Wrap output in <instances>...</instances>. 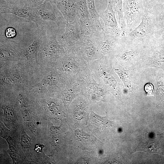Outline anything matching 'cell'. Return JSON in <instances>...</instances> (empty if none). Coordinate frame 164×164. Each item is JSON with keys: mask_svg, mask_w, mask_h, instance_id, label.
Here are the masks:
<instances>
[{"mask_svg": "<svg viewBox=\"0 0 164 164\" xmlns=\"http://www.w3.org/2000/svg\"><path fill=\"white\" fill-rule=\"evenodd\" d=\"M112 60L102 57L89 63V67L97 82L119 99L123 84L113 68Z\"/></svg>", "mask_w": 164, "mask_h": 164, "instance_id": "obj_1", "label": "cell"}, {"mask_svg": "<svg viewBox=\"0 0 164 164\" xmlns=\"http://www.w3.org/2000/svg\"><path fill=\"white\" fill-rule=\"evenodd\" d=\"M158 15L154 5L145 7L141 21L127 36L144 47L157 40Z\"/></svg>", "mask_w": 164, "mask_h": 164, "instance_id": "obj_2", "label": "cell"}, {"mask_svg": "<svg viewBox=\"0 0 164 164\" xmlns=\"http://www.w3.org/2000/svg\"><path fill=\"white\" fill-rule=\"evenodd\" d=\"M145 47L127 36L122 37L121 44L114 59L126 69H133L139 64Z\"/></svg>", "mask_w": 164, "mask_h": 164, "instance_id": "obj_3", "label": "cell"}, {"mask_svg": "<svg viewBox=\"0 0 164 164\" xmlns=\"http://www.w3.org/2000/svg\"><path fill=\"white\" fill-rule=\"evenodd\" d=\"M0 12L1 13L13 14L28 21H32L41 29L44 26L36 11L35 7L30 5L27 0L15 2L0 0Z\"/></svg>", "mask_w": 164, "mask_h": 164, "instance_id": "obj_4", "label": "cell"}, {"mask_svg": "<svg viewBox=\"0 0 164 164\" xmlns=\"http://www.w3.org/2000/svg\"><path fill=\"white\" fill-rule=\"evenodd\" d=\"M62 70L70 78L84 79L90 71L89 64L78 52L66 53L60 60Z\"/></svg>", "mask_w": 164, "mask_h": 164, "instance_id": "obj_5", "label": "cell"}, {"mask_svg": "<svg viewBox=\"0 0 164 164\" xmlns=\"http://www.w3.org/2000/svg\"><path fill=\"white\" fill-rule=\"evenodd\" d=\"M93 37L102 57L113 59L122 43V37L106 33L104 29L97 30Z\"/></svg>", "mask_w": 164, "mask_h": 164, "instance_id": "obj_6", "label": "cell"}, {"mask_svg": "<svg viewBox=\"0 0 164 164\" xmlns=\"http://www.w3.org/2000/svg\"><path fill=\"white\" fill-rule=\"evenodd\" d=\"M122 11L127 35L140 23L145 12L142 0H123Z\"/></svg>", "mask_w": 164, "mask_h": 164, "instance_id": "obj_7", "label": "cell"}, {"mask_svg": "<svg viewBox=\"0 0 164 164\" xmlns=\"http://www.w3.org/2000/svg\"><path fill=\"white\" fill-rule=\"evenodd\" d=\"M36 11L44 25L46 21L56 25L60 32L64 31L67 22L55 4L45 0L35 7Z\"/></svg>", "mask_w": 164, "mask_h": 164, "instance_id": "obj_8", "label": "cell"}, {"mask_svg": "<svg viewBox=\"0 0 164 164\" xmlns=\"http://www.w3.org/2000/svg\"><path fill=\"white\" fill-rule=\"evenodd\" d=\"M58 39L67 53L77 51L82 38L76 19L67 23L64 32Z\"/></svg>", "mask_w": 164, "mask_h": 164, "instance_id": "obj_9", "label": "cell"}, {"mask_svg": "<svg viewBox=\"0 0 164 164\" xmlns=\"http://www.w3.org/2000/svg\"><path fill=\"white\" fill-rule=\"evenodd\" d=\"M156 40L145 47L139 64L164 70V49L157 46Z\"/></svg>", "mask_w": 164, "mask_h": 164, "instance_id": "obj_10", "label": "cell"}, {"mask_svg": "<svg viewBox=\"0 0 164 164\" xmlns=\"http://www.w3.org/2000/svg\"><path fill=\"white\" fill-rule=\"evenodd\" d=\"M76 18L81 37L91 35L97 30L91 23L86 0H77Z\"/></svg>", "mask_w": 164, "mask_h": 164, "instance_id": "obj_11", "label": "cell"}, {"mask_svg": "<svg viewBox=\"0 0 164 164\" xmlns=\"http://www.w3.org/2000/svg\"><path fill=\"white\" fill-rule=\"evenodd\" d=\"M77 52L88 63L102 57L93 37V34L81 37Z\"/></svg>", "mask_w": 164, "mask_h": 164, "instance_id": "obj_12", "label": "cell"}, {"mask_svg": "<svg viewBox=\"0 0 164 164\" xmlns=\"http://www.w3.org/2000/svg\"><path fill=\"white\" fill-rule=\"evenodd\" d=\"M99 14L104 23V30L106 33L112 35L122 37L121 31L115 18L111 0H108L106 9L100 12Z\"/></svg>", "mask_w": 164, "mask_h": 164, "instance_id": "obj_13", "label": "cell"}, {"mask_svg": "<svg viewBox=\"0 0 164 164\" xmlns=\"http://www.w3.org/2000/svg\"><path fill=\"white\" fill-rule=\"evenodd\" d=\"M113 68L124 86L128 91H132L136 88V80L132 70L126 69L119 64L114 59L112 60Z\"/></svg>", "mask_w": 164, "mask_h": 164, "instance_id": "obj_14", "label": "cell"}, {"mask_svg": "<svg viewBox=\"0 0 164 164\" xmlns=\"http://www.w3.org/2000/svg\"><path fill=\"white\" fill-rule=\"evenodd\" d=\"M85 92L84 79L70 78L63 94L64 101L66 104H69L76 95Z\"/></svg>", "mask_w": 164, "mask_h": 164, "instance_id": "obj_15", "label": "cell"}, {"mask_svg": "<svg viewBox=\"0 0 164 164\" xmlns=\"http://www.w3.org/2000/svg\"><path fill=\"white\" fill-rule=\"evenodd\" d=\"M77 0H56V5L67 23L76 20Z\"/></svg>", "mask_w": 164, "mask_h": 164, "instance_id": "obj_16", "label": "cell"}, {"mask_svg": "<svg viewBox=\"0 0 164 164\" xmlns=\"http://www.w3.org/2000/svg\"><path fill=\"white\" fill-rule=\"evenodd\" d=\"M123 0H114L113 7L117 12L118 16V25L121 33V36L125 37L127 35L126 25L122 11Z\"/></svg>", "mask_w": 164, "mask_h": 164, "instance_id": "obj_17", "label": "cell"}, {"mask_svg": "<svg viewBox=\"0 0 164 164\" xmlns=\"http://www.w3.org/2000/svg\"><path fill=\"white\" fill-rule=\"evenodd\" d=\"M86 1L92 25L97 30L104 29L100 23V15L96 9L94 0H86Z\"/></svg>", "mask_w": 164, "mask_h": 164, "instance_id": "obj_18", "label": "cell"}, {"mask_svg": "<svg viewBox=\"0 0 164 164\" xmlns=\"http://www.w3.org/2000/svg\"><path fill=\"white\" fill-rule=\"evenodd\" d=\"M19 99L21 111L23 120L30 130L32 132H34V124L32 120L29 111L24 102L23 97L20 94L19 95Z\"/></svg>", "mask_w": 164, "mask_h": 164, "instance_id": "obj_19", "label": "cell"}, {"mask_svg": "<svg viewBox=\"0 0 164 164\" xmlns=\"http://www.w3.org/2000/svg\"><path fill=\"white\" fill-rule=\"evenodd\" d=\"M42 33V32H41L40 36L30 46L23 50L24 56L26 58L30 59L36 55L39 45L41 42L43 35Z\"/></svg>", "mask_w": 164, "mask_h": 164, "instance_id": "obj_20", "label": "cell"}, {"mask_svg": "<svg viewBox=\"0 0 164 164\" xmlns=\"http://www.w3.org/2000/svg\"><path fill=\"white\" fill-rule=\"evenodd\" d=\"M93 114L91 115V120L92 123L97 127H108L112 126L113 122L108 118L107 115L105 117H101L92 111Z\"/></svg>", "mask_w": 164, "mask_h": 164, "instance_id": "obj_21", "label": "cell"}, {"mask_svg": "<svg viewBox=\"0 0 164 164\" xmlns=\"http://www.w3.org/2000/svg\"><path fill=\"white\" fill-rule=\"evenodd\" d=\"M158 148L155 142L149 141L145 143H141L134 151L135 152L142 151L149 153H153L157 152Z\"/></svg>", "mask_w": 164, "mask_h": 164, "instance_id": "obj_22", "label": "cell"}, {"mask_svg": "<svg viewBox=\"0 0 164 164\" xmlns=\"http://www.w3.org/2000/svg\"><path fill=\"white\" fill-rule=\"evenodd\" d=\"M60 80V77L56 74H52L45 77L42 81V83L50 86L57 85Z\"/></svg>", "mask_w": 164, "mask_h": 164, "instance_id": "obj_23", "label": "cell"}, {"mask_svg": "<svg viewBox=\"0 0 164 164\" xmlns=\"http://www.w3.org/2000/svg\"><path fill=\"white\" fill-rule=\"evenodd\" d=\"M4 120L5 122L10 124L14 121L15 114L12 109L10 107L5 106L3 108Z\"/></svg>", "mask_w": 164, "mask_h": 164, "instance_id": "obj_24", "label": "cell"}, {"mask_svg": "<svg viewBox=\"0 0 164 164\" xmlns=\"http://www.w3.org/2000/svg\"><path fill=\"white\" fill-rule=\"evenodd\" d=\"M9 144V152L10 157L12 159L13 162L15 163L18 157V154L16 149L13 146L12 140L9 136L6 138Z\"/></svg>", "mask_w": 164, "mask_h": 164, "instance_id": "obj_25", "label": "cell"}, {"mask_svg": "<svg viewBox=\"0 0 164 164\" xmlns=\"http://www.w3.org/2000/svg\"><path fill=\"white\" fill-rule=\"evenodd\" d=\"M21 135L20 144L25 149L29 148L32 143L30 138L27 135L23 129L21 130Z\"/></svg>", "mask_w": 164, "mask_h": 164, "instance_id": "obj_26", "label": "cell"}, {"mask_svg": "<svg viewBox=\"0 0 164 164\" xmlns=\"http://www.w3.org/2000/svg\"><path fill=\"white\" fill-rule=\"evenodd\" d=\"M145 90L148 96L152 95L154 94V88L152 84L151 83H147L145 86Z\"/></svg>", "mask_w": 164, "mask_h": 164, "instance_id": "obj_27", "label": "cell"}, {"mask_svg": "<svg viewBox=\"0 0 164 164\" xmlns=\"http://www.w3.org/2000/svg\"><path fill=\"white\" fill-rule=\"evenodd\" d=\"M27 1L30 5L36 7L43 3L45 0H27Z\"/></svg>", "mask_w": 164, "mask_h": 164, "instance_id": "obj_28", "label": "cell"}, {"mask_svg": "<svg viewBox=\"0 0 164 164\" xmlns=\"http://www.w3.org/2000/svg\"><path fill=\"white\" fill-rule=\"evenodd\" d=\"M6 34L8 37H13L15 34V30L12 28H8L6 32Z\"/></svg>", "mask_w": 164, "mask_h": 164, "instance_id": "obj_29", "label": "cell"}, {"mask_svg": "<svg viewBox=\"0 0 164 164\" xmlns=\"http://www.w3.org/2000/svg\"><path fill=\"white\" fill-rule=\"evenodd\" d=\"M144 6L145 7L147 6L154 5V0H142Z\"/></svg>", "mask_w": 164, "mask_h": 164, "instance_id": "obj_30", "label": "cell"}, {"mask_svg": "<svg viewBox=\"0 0 164 164\" xmlns=\"http://www.w3.org/2000/svg\"><path fill=\"white\" fill-rule=\"evenodd\" d=\"M60 131V127H52L50 128V132L53 134H57Z\"/></svg>", "mask_w": 164, "mask_h": 164, "instance_id": "obj_31", "label": "cell"}, {"mask_svg": "<svg viewBox=\"0 0 164 164\" xmlns=\"http://www.w3.org/2000/svg\"><path fill=\"white\" fill-rule=\"evenodd\" d=\"M159 17L161 21V26L162 28H163L164 29V14L162 12L159 13Z\"/></svg>", "mask_w": 164, "mask_h": 164, "instance_id": "obj_32", "label": "cell"}, {"mask_svg": "<svg viewBox=\"0 0 164 164\" xmlns=\"http://www.w3.org/2000/svg\"><path fill=\"white\" fill-rule=\"evenodd\" d=\"M40 148H42V146L40 145H38L36 148V150L37 151V152L40 151H40L41 149H40Z\"/></svg>", "mask_w": 164, "mask_h": 164, "instance_id": "obj_33", "label": "cell"}, {"mask_svg": "<svg viewBox=\"0 0 164 164\" xmlns=\"http://www.w3.org/2000/svg\"><path fill=\"white\" fill-rule=\"evenodd\" d=\"M50 2L51 3L56 5V0H45Z\"/></svg>", "mask_w": 164, "mask_h": 164, "instance_id": "obj_34", "label": "cell"}, {"mask_svg": "<svg viewBox=\"0 0 164 164\" xmlns=\"http://www.w3.org/2000/svg\"><path fill=\"white\" fill-rule=\"evenodd\" d=\"M5 1H8V2H15L16 1L19 0H4Z\"/></svg>", "mask_w": 164, "mask_h": 164, "instance_id": "obj_35", "label": "cell"}]
</instances>
